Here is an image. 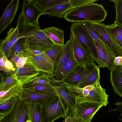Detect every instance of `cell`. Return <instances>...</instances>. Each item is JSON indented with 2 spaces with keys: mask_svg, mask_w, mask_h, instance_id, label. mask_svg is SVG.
<instances>
[{
  "mask_svg": "<svg viewBox=\"0 0 122 122\" xmlns=\"http://www.w3.org/2000/svg\"><path fill=\"white\" fill-rule=\"evenodd\" d=\"M107 12L101 4L92 3L77 6L67 12L63 18L68 22L101 23Z\"/></svg>",
  "mask_w": 122,
  "mask_h": 122,
  "instance_id": "cell-1",
  "label": "cell"
},
{
  "mask_svg": "<svg viewBox=\"0 0 122 122\" xmlns=\"http://www.w3.org/2000/svg\"><path fill=\"white\" fill-rule=\"evenodd\" d=\"M43 11L39 8L32 0L23 1L22 10L17 21L16 26L22 29L21 36L24 37L32 30L40 28L38 19L44 14Z\"/></svg>",
  "mask_w": 122,
  "mask_h": 122,
  "instance_id": "cell-2",
  "label": "cell"
},
{
  "mask_svg": "<svg viewBox=\"0 0 122 122\" xmlns=\"http://www.w3.org/2000/svg\"><path fill=\"white\" fill-rule=\"evenodd\" d=\"M63 83L70 95L74 99L80 98L93 101L102 106L108 104L109 95L106 93V89L100 85V81L82 88Z\"/></svg>",
  "mask_w": 122,
  "mask_h": 122,
  "instance_id": "cell-3",
  "label": "cell"
},
{
  "mask_svg": "<svg viewBox=\"0 0 122 122\" xmlns=\"http://www.w3.org/2000/svg\"><path fill=\"white\" fill-rule=\"evenodd\" d=\"M24 37V50L45 52L56 44L40 28L32 30Z\"/></svg>",
  "mask_w": 122,
  "mask_h": 122,
  "instance_id": "cell-4",
  "label": "cell"
},
{
  "mask_svg": "<svg viewBox=\"0 0 122 122\" xmlns=\"http://www.w3.org/2000/svg\"><path fill=\"white\" fill-rule=\"evenodd\" d=\"M42 107V122H54L61 118H64L70 111L67 104L58 95Z\"/></svg>",
  "mask_w": 122,
  "mask_h": 122,
  "instance_id": "cell-5",
  "label": "cell"
},
{
  "mask_svg": "<svg viewBox=\"0 0 122 122\" xmlns=\"http://www.w3.org/2000/svg\"><path fill=\"white\" fill-rule=\"evenodd\" d=\"M70 29L73 35L92 54L94 61L97 62V51L94 39L82 22L71 23Z\"/></svg>",
  "mask_w": 122,
  "mask_h": 122,
  "instance_id": "cell-6",
  "label": "cell"
},
{
  "mask_svg": "<svg viewBox=\"0 0 122 122\" xmlns=\"http://www.w3.org/2000/svg\"><path fill=\"white\" fill-rule=\"evenodd\" d=\"M73 109L79 116L85 122H91L93 117L102 106L95 102L83 99L76 98Z\"/></svg>",
  "mask_w": 122,
  "mask_h": 122,
  "instance_id": "cell-7",
  "label": "cell"
},
{
  "mask_svg": "<svg viewBox=\"0 0 122 122\" xmlns=\"http://www.w3.org/2000/svg\"><path fill=\"white\" fill-rule=\"evenodd\" d=\"M26 103L20 100L11 110L0 113V122H29Z\"/></svg>",
  "mask_w": 122,
  "mask_h": 122,
  "instance_id": "cell-8",
  "label": "cell"
},
{
  "mask_svg": "<svg viewBox=\"0 0 122 122\" xmlns=\"http://www.w3.org/2000/svg\"><path fill=\"white\" fill-rule=\"evenodd\" d=\"M95 63L85 65L77 64L61 81L66 84L76 86L81 80L97 67Z\"/></svg>",
  "mask_w": 122,
  "mask_h": 122,
  "instance_id": "cell-9",
  "label": "cell"
},
{
  "mask_svg": "<svg viewBox=\"0 0 122 122\" xmlns=\"http://www.w3.org/2000/svg\"><path fill=\"white\" fill-rule=\"evenodd\" d=\"M58 96L56 91L42 93L23 88L18 97L20 100L26 102H35L42 106L51 101Z\"/></svg>",
  "mask_w": 122,
  "mask_h": 122,
  "instance_id": "cell-10",
  "label": "cell"
},
{
  "mask_svg": "<svg viewBox=\"0 0 122 122\" xmlns=\"http://www.w3.org/2000/svg\"><path fill=\"white\" fill-rule=\"evenodd\" d=\"M98 1L97 0H69L65 3L43 11L44 14L48 15L49 16H56L62 18L67 12L75 7L86 4L94 3Z\"/></svg>",
  "mask_w": 122,
  "mask_h": 122,
  "instance_id": "cell-11",
  "label": "cell"
},
{
  "mask_svg": "<svg viewBox=\"0 0 122 122\" xmlns=\"http://www.w3.org/2000/svg\"><path fill=\"white\" fill-rule=\"evenodd\" d=\"M69 36L75 57L78 64L85 65L94 63L92 54L71 32Z\"/></svg>",
  "mask_w": 122,
  "mask_h": 122,
  "instance_id": "cell-12",
  "label": "cell"
},
{
  "mask_svg": "<svg viewBox=\"0 0 122 122\" xmlns=\"http://www.w3.org/2000/svg\"><path fill=\"white\" fill-rule=\"evenodd\" d=\"M27 57L28 59L41 72L53 76L54 66L42 57L31 51L24 50L20 53Z\"/></svg>",
  "mask_w": 122,
  "mask_h": 122,
  "instance_id": "cell-13",
  "label": "cell"
},
{
  "mask_svg": "<svg viewBox=\"0 0 122 122\" xmlns=\"http://www.w3.org/2000/svg\"><path fill=\"white\" fill-rule=\"evenodd\" d=\"M92 25L98 32L105 44L116 57L122 56V48L112 39L107 32L105 24L101 23L92 22Z\"/></svg>",
  "mask_w": 122,
  "mask_h": 122,
  "instance_id": "cell-14",
  "label": "cell"
},
{
  "mask_svg": "<svg viewBox=\"0 0 122 122\" xmlns=\"http://www.w3.org/2000/svg\"><path fill=\"white\" fill-rule=\"evenodd\" d=\"M21 36L20 30L16 26L12 28L7 32V36L1 40L0 52L4 54L8 59L10 57L13 47L19 38Z\"/></svg>",
  "mask_w": 122,
  "mask_h": 122,
  "instance_id": "cell-15",
  "label": "cell"
},
{
  "mask_svg": "<svg viewBox=\"0 0 122 122\" xmlns=\"http://www.w3.org/2000/svg\"><path fill=\"white\" fill-rule=\"evenodd\" d=\"M20 5L19 0L10 2L0 20V33L10 24L17 12Z\"/></svg>",
  "mask_w": 122,
  "mask_h": 122,
  "instance_id": "cell-16",
  "label": "cell"
},
{
  "mask_svg": "<svg viewBox=\"0 0 122 122\" xmlns=\"http://www.w3.org/2000/svg\"><path fill=\"white\" fill-rule=\"evenodd\" d=\"M19 81L22 85L30 79L38 75L40 71L28 59L23 67L16 68L14 71Z\"/></svg>",
  "mask_w": 122,
  "mask_h": 122,
  "instance_id": "cell-17",
  "label": "cell"
},
{
  "mask_svg": "<svg viewBox=\"0 0 122 122\" xmlns=\"http://www.w3.org/2000/svg\"><path fill=\"white\" fill-rule=\"evenodd\" d=\"M49 80L53 84L58 95L61 98L68 106L70 111L74 108L75 101L70 95L69 92L61 81L56 80L52 76H49Z\"/></svg>",
  "mask_w": 122,
  "mask_h": 122,
  "instance_id": "cell-18",
  "label": "cell"
},
{
  "mask_svg": "<svg viewBox=\"0 0 122 122\" xmlns=\"http://www.w3.org/2000/svg\"><path fill=\"white\" fill-rule=\"evenodd\" d=\"M78 64L74 55L72 46L71 55L67 61L53 77L56 81H62Z\"/></svg>",
  "mask_w": 122,
  "mask_h": 122,
  "instance_id": "cell-19",
  "label": "cell"
},
{
  "mask_svg": "<svg viewBox=\"0 0 122 122\" xmlns=\"http://www.w3.org/2000/svg\"><path fill=\"white\" fill-rule=\"evenodd\" d=\"M23 88L22 84L19 81L5 87L0 91V102L11 98L19 97Z\"/></svg>",
  "mask_w": 122,
  "mask_h": 122,
  "instance_id": "cell-20",
  "label": "cell"
},
{
  "mask_svg": "<svg viewBox=\"0 0 122 122\" xmlns=\"http://www.w3.org/2000/svg\"><path fill=\"white\" fill-rule=\"evenodd\" d=\"M82 23L83 25L87 30L93 39L102 46L106 51L112 62L114 63V59L116 57L106 45L103 39L99 34L93 27L91 22H83Z\"/></svg>",
  "mask_w": 122,
  "mask_h": 122,
  "instance_id": "cell-21",
  "label": "cell"
},
{
  "mask_svg": "<svg viewBox=\"0 0 122 122\" xmlns=\"http://www.w3.org/2000/svg\"><path fill=\"white\" fill-rule=\"evenodd\" d=\"M72 48L71 41L70 39L64 44L63 48L56 59L54 66V74L57 72L69 59L71 55Z\"/></svg>",
  "mask_w": 122,
  "mask_h": 122,
  "instance_id": "cell-22",
  "label": "cell"
},
{
  "mask_svg": "<svg viewBox=\"0 0 122 122\" xmlns=\"http://www.w3.org/2000/svg\"><path fill=\"white\" fill-rule=\"evenodd\" d=\"M25 103L27 106L28 118L30 122H42L41 105L35 102Z\"/></svg>",
  "mask_w": 122,
  "mask_h": 122,
  "instance_id": "cell-23",
  "label": "cell"
},
{
  "mask_svg": "<svg viewBox=\"0 0 122 122\" xmlns=\"http://www.w3.org/2000/svg\"><path fill=\"white\" fill-rule=\"evenodd\" d=\"M56 44L64 45V31L55 27H49L42 30Z\"/></svg>",
  "mask_w": 122,
  "mask_h": 122,
  "instance_id": "cell-24",
  "label": "cell"
},
{
  "mask_svg": "<svg viewBox=\"0 0 122 122\" xmlns=\"http://www.w3.org/2000/svg\"><path fill=\"white\" fill-rule=\"evenodd\" d=\"M107 33L113 40L121 47L122 41V26L114 23L105 25Z\"/></svg>",
  "mask_w": 122,
  "mask_h": 122,
  "instance_id": "cell-25",
  "label": "cell"
},
{
  "mask_svg": "<svg viewBox=\"0 0 122 122\" xmlns=\"http://www.w3.org/2000/svg\"><path fill=\"white\" fill-rule=\"evenodd\" d=\"M110 71V82L115 92L122 97V72L114 69Z\"/></svg>",
  "mask_w": 122,
  "mask_h": 122,
  "instance_id": "cell-26",
  "label": "cell"
},
{
  "mask_svg": "<svg viewBox=\"0 0 122 122\" xmlns=\"http://www.w3.org/2000/svg\"><path fill=\"white\" fill-rule=\"evenodd\" d=\"M23 88L29 89L42 93H48L56 91L54 86L52 83L43 84L32 83L23 85Z\"/></svg>",
  "mask_w": 122,
  "mask_h": 122,
  "instance_id": "cell-27",
  "label": "cell"
},
{
  "mask_svg": "<svg viewBox=\"0 0 122 122\" xmlns=\"http://www.w3.org/2000/svg\"><path fill=\"white\" fill-rule=\"evenodd\" d=\"M100 68L98 66L94 71L81 80L76 86L82 88L100 81Z\"/></svg>",
  "mask_w": 122,
  "mask_h": 122,
  "instance_id": "cell-28",
  "label": "cell"
},
{
  "mask_svg": "<svg viewBox=\"0 0 122 122\" xmlns=\"http://www.w3.org/2000/svg\"><path fill=\"white\" fill-rule=\"evenodd\" d=\"M69 0H32L37 7L43 11L63 4Z\"/></svg>",
  "mask_w": 122,
  "mask_h": 122,
  "instance_id": "cell-29",
  "label": "cell"
},
{
  "mask_svg": "<svg viewBox=\"0 0 122 122\" xmlns=\"http://www.w3.org/2000/svg\"><path fill=\"white\" fill-rule=\"evenodd\" d=\"M19 100L18 97L11 98L0 102V113L8 112L12 109Z\"/></svg>",
  "mask_w": 122,
  "mask_h": 122,
  "instance_id": "cell-30",
  "label": "cell"
},
{
  "mask_svg": "<svg viewBox=\"0 0 122 122\" xmlns=\"http://www.w3.org/2000/svg\"><path fill=\"white\" fill-rule=\"evenodd\" d=\"M16 74L14 72L5 77H1L0 84V91L7 86L18 81Z\"/></svg>",
  "mask_w": 122,
  "mask_h": 122,
  "instance_id": "cell-31",
  "label": "cell"
},
{
  "mask_svg": "<svg viewBox=\"0 0 122 122\" xmlns=\"http://www.w3.org/2000/svg\"><path fill=\"white\" fill-rule=\"evenodd\" d=\"M49 76L47 74L40 72L38 75L27 81L23 84L30 83H38L43 84H51Z\"/></svg>",
  "mask_w": 122,
  "mask_h": 122,
  "instance_id": "cell-32",
  "label": "cell"
},
{
  "mask_svg": "<svg viewBox=\"0 0 122 122\" xmlns=\"http://www.w3.org/2000/svg\"><path fill=\"white\" fill-rule=\"evenodd\" d=\"M64 45L55 44L48 50L45 52L55 63L57 58Z\"/></svg>",
  "mask_w": 122,
  "mask_h": 122,
  "instance_id": "cell-33",
  "label": "cell"
},
{
  "mask_svg": "<svg viewBox=\"0 0 122 122\" xmlns=\"http://www.w3.org/2000/svg\"><path fill=\"white\" fill-rule=\"evenodd\" d=\"M25 38L24 37H20L14 45L12 48L11 56L8 59L11 60L12 56L14 55H18L24 50Z\"/></svg>",
  "mask_w": 122,
  "mask_h": 122,
  "instance_id": "cell-34",
  "label": "cell"
},
{
  "mask_svg": "<svg viewBox=\"0 0 122 122\" xmlns=\"http://www.w3.org/2000/svg\"><path fill=\"white\" fill-rule=\"evenodd\" d=\"M115 3L116 15L114 23L122 26V0H110Z\"/></svg>",
  "mask_w": 122,
  "mask_h": 122,
  "instance_id": "cell-35",
  "label": "cell"
},
{
  "mask_svg": "<svg viewBox=\"0 0 122 122\" xmlns=\"http://www.w3.org/2000/svg\"><path fill=\"white\" fill-rule=\"evenodd\" d=\"M65 122H81L83 121L72 109L69 111L64 118Z\"/></svg>",
  "mask_w": 122,
  "mask_h": 122,
  "instance_id": "cell-36",
  "label": "cell"
},
{
  "mask_svg": "<svg viewBox=\"0 0 122 122\" xmlns=\"http://www.w3.org/2000/svg\"><path fill=\"white\" fill-rule=\"evenodd\" d=\"M115 105L117 106V108L114 109H110L109 110L108 112H112L117 111H119L120 114L118 117V118L120 120L122 121V102H117L115 103Z\"/></svg>",
  "mask_w": 122,
  "mask_h": 122,
  "instance_id": "cell-37",
  "label": "cell"
},
{
  "mask_svg": "<svg viewBox=\"0 0 122 122\" xmlns=\"http://www.w3.org/2000/svg\"><path fill=\"white\" fill-rule=\"evenodd\" d=\"M0 70L3 71L5 61L7 58L4 54L0 53Z\"/></svg>",
  "mask_w": 122,
  "mask_h": 122,
  "instance_id": "cell-38",
  "label": "cell"
},
{
  "mask_svg": "<svg viewBox=\"0 0 122 122\" xmlns=\"http://www.w3.org/2000/svg\"><path fill=\"white\" fill-rule=\"evenodd\" d=\"M114 62L115 66L119 65L122 64V56L116 57L115 58Z\"/></svg>",
  "mask_w": 122,
  "mask_h": 122,
  "instance_id": "cell-39",
  "label": "cell"
},
{
  "mask_svg": "<svg viewBox=\"0 0 122 122\" xmlns=\"http://www.w3.org/2000/svg\"><path fill=\"white\" fill-rule=\"evenodd\" d=\"M113 69L122 72V64L117 66H115Z\"/></svg>",
  "mask_w": 122,
  "mask_h": 122,
  "instance_id": "cell-40",
  "label": "cell"
},
{
  "mask_svg": "<svg viewBox=\"0 0 122 122\" xmlns=\"http://www.w3.org/2000/svg\"><path fill=\"white\" fill-rule=\"evenodd\" d=\"M84 122V121H82V122Z\"/></svg>",
  "mask_w": 122,
  "mask_h": 122,
  "instance_id": "cell-41",
  "label": "cell"
},
{
  "mask_svg": "<svg viewBox=\"0 0 122 122\" xmlns=\"http://www.w3.org/2000/svg\"><path fill=\"white\" fill-rule=\"evenodd\" d=\"M121 48H122V45H121Z\"/></svg>",
  "mask_w": 122,
  "mask_h": 122,
  "instance_id": "cell-42",
  "label": "cell"
},
{
  "mask_svg": "<svg viewBox=\"0 0 122 122\" xmlns=\"http://www.w3.org/2000/svg\"><path fill=\"white\" fill-rule=\"evenodd\" d=\"M29 122H30V121H29Z\"/></svg>",
  "mask_w": 122,
  "mask_h": 122,
  "instance_id": "cell-43",
  "label": "cell"
},
{
  "mask_svg": "<svg viewBox=\"0 0 122 122\" xmlns=\"http://www.w3.org/2000/svg\"></svg>",
  "mask_w": 122,
  "mask_h": 122,
  "instance_id": "cell-44",
  "label": "cell"
}]
</instances>
